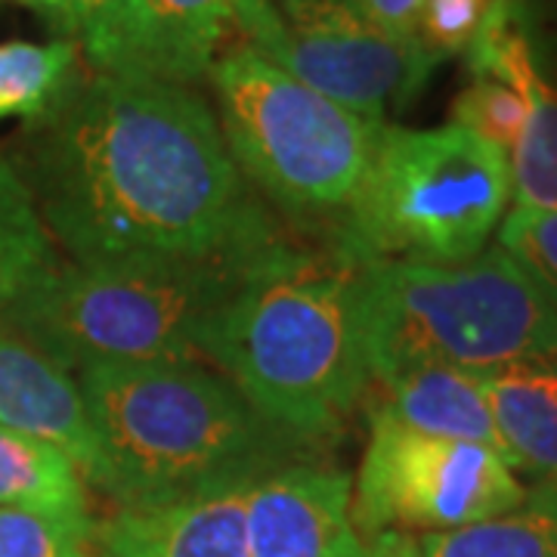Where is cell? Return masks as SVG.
<instances>
[{
    "mask_svg": "<svg viewBox=\"0 0 557 557\" xmlns=\"http://www.w3.org/2000/svg\"><path fill=\"white\" fill-rule=\"evenodd\" d=\"M362 338L372 381L418 366L490 375L557 357V307L502 248L437 267L362 263Z\"/></svg>",
    "mask_w": 557,
    "mask_h": 557,
    "instance_id": "obj_5",
    "label": "cell"
},
{
    "mask_svg": "<svg viewBox=\"0 0 557 557\" xmlns=\"http://www.w3.org/2000/svg\"><path fill=\"white\" fill-rule=\"evenodd\" d=\"M511 199L508 156L446 124H381L354 205L335 223V251L357 263L412 260L456 267L478 258Z\"/></svg>",
    "mask_w": 557,
    "mask_h": 557,
    "instance_id": "obj_6",
    "label": "cell"
},
{
    "mask_svg": "<svg viewBox=\"0 0 557 557\" xmlns=\"http://www.w3.org/2000/svg\"><path fill=\"white\" fill-rule=\"evenodd\" d=\"M282 38L273 0H143L139 78L193 87L230 47L267 57Z\"/></svg>",
    "mask_w": 557,
    "mask_h": 557,
    "instance_id": "obj_11",
    "label": "cell"
},
{
    "mask_svg": "<svg viewBox=\"0 0 557 557\" xmlns=\"http://www.w3.org/2000/svg\"><path fill=\"white\" fill-rule=\"evenodd\" d=\"M53 267V245L32 189L0 159V322L16 317Z\"/></svg>",
    "mask_w": 557,
    "mask_h": 557,
    "instance_id": "obj_18",
    "label": "cell"
},
{
    "mask_svg": "<svg viewBox=\"0 0 557 557\" xmlns=\"http://www.w3.org/2000/svg\"><path fill=\"white\" fill-rule=\"evenodd\" d=\"M84 57L102 75H137L143 0H69Z\"/></svg>",
    "mask_w": 557,
    "mask_h": 557,
    "instance_id": "obj_21",
    "label": "cell"
},
{
    "mask_svg": "<svg viewBox=\"0 0 557 557\" xmlns=\"http://www.w3.org/2000/svg\"><path fill=\"white\" fill-rule=\"evenodd\" d=\"M379 384L381 399L372 409L421 434L480 443L502 456L496 421L478 375L443 366H418L384 375Z\"/></svg>",
    "mask_w": 557,
    "mask_h": 557,
    "instance_id": "obj_16",
    "label": "cell"
},
{
    "mask_svg": "<svg viewBox=\"0 0 557 557\" xmlns=\"http://www.w3.org/2000/svg\"><path fill=\"white\" fill-rule=\"evenodd\" d=\"M78 387L97 437L90 483L121 508L214 496L304 461L307 440L260 418L199 362L90 366Z\"/></svg>",
    "mask_w": 557,
    "mask_h": 557,
    "instance_id": "obj_3",
    "label": "cell"
},
{
    "mask_svg": "<svg viewBox=\"0 0 557 557\" xmlns=\"http://www.w3.org/2000/svg\"><path fill=\"white\" fill-rule=\"evenodd\" d=\"M530 115L511 149V199L527 211H557V78L548 60L530 90Z\"/></svg>",
    "mask_w": 557,
    "mask_h": 557,
    "instance_id": "obj_20",
    "label": "cell"
},
{
    "mask_svg": "<svg viewBox=\"0 0 557 557\" xmlns=\"http://www.w3.org/2000/svg\"><path fill=\"white\" fill-rule=\"evenodd\" d=\"M208 81L242 177L295 218L338 223L369 174L384 121L325 100L251 47L223 50Z\"/></svg>",
    "mask_w": 557,
    "mask_h": 557,
    "instance_id": "obj_7",
    "label": "cell"
},
{
    "mask_svg": "<svg viewBox=\"0 0 557 557\" xmlns=\"http://www.w3.org/2000/svg\"><path fill=\"white\" fill-rule=\"evenodd\" d=\"M480 381L511 471L557 483V357L511 362Z\"/></svg>",
    "mask_w": 557,
    "mask_h": 557,
    "instance_id": "obj_14",
    "label": "cell"
},
{
    "mask_svg": "<svg viewBox=\"0 0 557 557\" xmlns=\"http://www.w3.org/2000/svg\"><path fill=\"white\" fill-rule=\"evenodd\" d=\"M0 428L47 440L75 458L84 480L97 468V437L78 381L38 347L0 335Z\"/></svg>",
    "mask_w": 557,
    "mask_h": 557,
    "instance_id": "obj_13",
    "label": "cell"
},
{
    "mask_svg": "<svg viewBox=\"0 0 557 557\" xmlns=\"http://www.w3.org/2000/svg\"><path fill=\"white\" fill-rule=\"evenodd\" d=\"M0 508L94 530L84 474L47 440L0 428Z\"/></svg>",
    "mask_w": 557,
    "mask_h": 557,
    "instance_id": "obj_17",
    "label": "cell"
},
{
    "mask_svg": "<svg viewBox=\"0 0 557 557\" xmlns=\"http://www.w3.org/2000/svg\"><path fill=\"white\" fill-rule=\"evenodd\" d=\"M78 65V44L69 38L0 44V121L38 119L65 97Z\"/></svg>",
    "mask_w": 557,
    "mask_h": 557,
    "instance_id": "obj_19",
    "label": "cell"
},
{
    "mask_svg": "<svg viewBox=\"0 0 557 557\" xmlns=\"http://www.w3.org/2000/svg\"><path fill=\"white\" fill-rule=\"evenodd\" d=\"M276 10L282 38L267 60L359 119L384 121L391 109L412 106L440 65L416 35L372 25L354 0H298Z\"/></svg>",
    "mask_w": 557,
    "mask_h": 557,
    "instance_id": "obj_9",
    "label": "cell"
},
{
    "mask_svg": "<svg viewBox=\"0 0 557 557\" xmlns=\"http://www.w3.org/2000/svg\"><path fill=\"white\" fill-rule=\"evenodd\" d=\"M372 557H557V483H536L518 508L443 533H381Z\"/></svg>",
    "mask_w": 557,
    "mask_h": 557,
    "instance_id": "obj_15",
    "label": "cell"
},
{
    "mask_svg": "<svg viewBox=\"0 0 557 557\" xmlns=\"http://www.w3.org/2000/svg\"><path fill=\"white\" fill-rule=\"evenodd\" d=\"M94 530L0 508V557H94Z\"/></svg>",
    "mask_w": 557,
    "mask_h": 557,
    "instance_id": "obj_24",
    "label": "cell"
},
{
    "mask_svg": "<svg viewBox=\"0 0 557 557\" xmlns=\"http://www.w3.org/2000/svg\"><path fill=\"white\" fill-rule=\"evenodd\" d=\"M0 3H16L22 10H32L50 28H57L62 38H78V25H75V13L69 0H0Z\"/></svg>",
    "mask_w": 557,
    "mask_h": 557,
    "instance_id": "obj_27",
    "label": "cell"
},
{
    "mask_svg": "<svg viewBox=\"0 0 557 557\" xmlns=\"http://www.w3.org/2000/svg\"><path fill=\"white\" fill-rule=\"evenodd\" d=\"M498 0H424L418 13V44L437 62L458 57L478 38Z\"/></svg>",
    "mask_w": 557,
    "mask_h": 557,
    "instance_id": "obj_25",
    "label": "cell"
},
{
    "mask_svg": "<svg viewBox=\"0 0 557 557\" xmlns=\"http://www.w3.org/2000/svg\"><path fill=\"white\" fill-rule=\"evenodd\" d=\"M357 10L384 32L391 35H406L412 38L418 25V13L424 7V0H354Z\"/></svg>",
    "mask_w": 557,
    "mask_h": 557,
    "instance_id": "obj_26",
    "label": "cell"
},
{
    "mask_svg": "<svg viewBox=\"0 0 557 557\" xmlns=\"http://www.w3.org/2000/svg\"><path fill=\"white\" fill-rule=\"evenodd\" d=\"M530 115V102L515 87L493 78H471L453 102V124L478 134L490 146L511 156Z\"/></svg>",
    "mask_w": 557,
    "mask_h": 557,
    "instance_id": "obj_22",
    "label": "cell"
},
{
    "mask_svg": "<svg viewBox=\"0 0 557 557\" xmlns=\"http://www.w3.org/2000/svg\"><path fill=\"white\" fill-rule=\"evenodd\" d=\"M498 248L557 307V211L515 208L498 226Z\"/></svg>",
    "mask_w": 557,
    "mask_h": 557,
    "instance_id": "obj_23",
    "label": "cell"
},
{
    "mask_svg": "<svg viewBox=\"0 0 557 557\" xmlns=\"http://www.w3.org/2000/svg\"><path fill=\"white\" fill-rule=\"evenodd\" d=\"M40 218L78 263L208 258L278 236L193 87L87 81L44 149Z\"/></svg>",
    "mask_w": 557,
    "mask_h": 557,
    "instance_id": "obj_1",
    "label": "cell"
},
{
    "mask_svg": "<svg viewBox=\"0 0 557 557\" xmlns=\"http://www.w3.org/2000/svg\"><path fill=\"white\" fill-rule=\"evenodd\" d=\"M527 498L496 449L431 437L369 409V443L354 480L359 536L443 533L518 508Z\"/></svg>",
    "mask_w": 557,
    "mask_h": 557,
    "instance_id": "obj_8",
    "label": "cell"
},
{
    "mask_svg": "<svg viewBox=\"0 0 557 557\" xmlns=\"http://www.w3.org/2000/svg\"><path fill=\"white\" fill-rule=\"evenodd\" d=\"M282 239L208 258L57 263L13 322L62 369L196 362L205 325Z\"/></svg>",
    "mask_w": 557,
    "mask_h": 557,
    "instance_id": "obj_4",
    "label": "cell"
},
{
    "mask_svg": "<svg viewBox=\"0 0 557 557\" xmlns=\"http://www.w3.org/2000/svg\"><path fill=\"white\" fill-rule=\"evenodd\" d=\"M245 403L295 437H329L369 387L362 263L285 242L248 276L199 338Z\"/></svg>",
    "mask_w": 557,
    "mask_h": 557,
    "instance_id": "obj_2",
    "label": "cell"
},
{
    "mask_svg": "<svg viewBox=\"0 0 557 557\" xmlns=\"http://www.w3.org/2000/svg\"><path fill=\"white\" fill-rule=\"evenodd\" d=\"M248 486L156 508H119L94 530L102 557H251Z\"/></svg>",
    "mask_w": 557,
    "mask_h": 557,
    "instance_id": "obj_12",
    "label": "cell"
},
{
    "mask_svg": "<svg viewBox=\"0 0 557 557\" xmlns=\"http://www.w3.org/2000/svg\"><path fill=\"white\" fill-rule=\"evenodd\" d=\"M276 7H285V3H298V0H273Z\"/></svg>",
    "mask_w": 557,
    "mask_h": 557,
    "instance_id": "obj_28",
    "label": "cell"
},
{
    "mask_svg": "<svg viewBox=\"0 0 557 557\" xmlns=\"http://www.w3.org/2000/svg\"><path fill=\"white\" fill-rule=\"evenodd\" d=\"M251 557H372L354 523V480L341 468L292 461L245 493Z\"/></svg>",
    "mask_w": 557,
    "mask_h": 557,
    "instance_id": "obj_10",
    "label": "cell"
}]
</instances>
